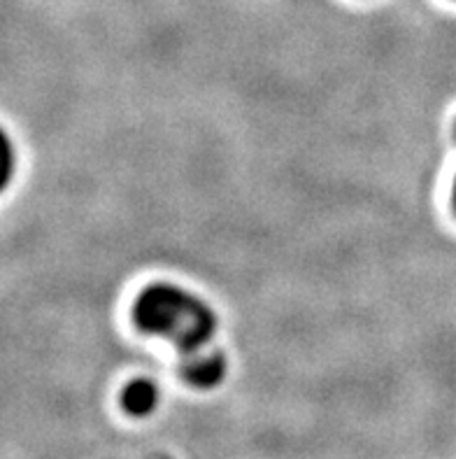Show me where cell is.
<instances>
[{"mask_svg": "<svg viewBox=\"0 0 456 459\" xmlns=\"http://www.w3.org/2000/svg\"><path fill=\"white\" fill-rule=\"evenodd\" d=\"M133 317L142 332L166 338L182 355L201 350L217 332V315L208 303L175 285H151L140 291Z\"/></svg>", "mask_w": 456, "mask_h": 459, "instance_id": "1", "label": "cell"}, {"mask_svg": "<svg viewBox=\"0 0 456 459\" xmlns=\"http://www.w3.org/2000/svg\"><path fill=\"white\" fill-rule=\"evenodd\" d=\"M182 373L196 387H212L224 378L226 359L221 352H186Z\"/></svg>", "mask_w": 456, "mask_h": 459, "instance_id": "2", "label": "cell"}, {"mask_svg": "<svg viewBox=\"0 0 456 459\" xmlns=\"http://www.w3.org/2000/svg\"><path fill=\"white\" fill-rule=\"evenodd\" d=\"M156 399H159V392L150 380H135L128 385L122 396L124 408L131 415H147L156 406Z\"/></svg>", "mask_w": 456, "mask_h": 459, "instance_id": "3", "label": "cell"}, {"mask_svg": "<svg viewBox=\"0 0 456 459\" xmlns=\"http://www.w3.org/2000/svg\"><path fill=\"white\" fill-rule=\"evenodd\" d=\"M12 163H14V159H12V147L5 135H3V131H0V189L10 180Z\"/></svg>", "mask_w": 456, "mask_h": 459, "instance_id": "4", "label": "cell"}, {"mask_svg": "<svg viewBox=\"0 0 456 459\" xmlns=\"http://www.w3.org/2000/svg\"><path fill=\"white\" fill-rule=\"evenodd\" d=\"M454 204H456V180H454Z\"/></svg>", "mask_w": 456, "mask_h": 459, "instance_id": "5", "label": "cell"}]
</instances>
